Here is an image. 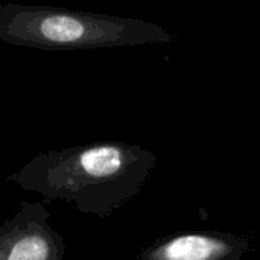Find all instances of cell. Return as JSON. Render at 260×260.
<instances>
[{"label": "cell", "mask_w": 260, "mask_h": 260, "mask_svg": "<svg viewBox=\"0 0 260 260\" xmlns=\"http://www.w3.org/2000/svg\"><path fill=\"white\" fill-rule=\"evenodd\" d=\"M157 168L151 151L108 140L37 154L6 181L101 219L131 201Z\"/></svg>", "instance_id": "6da1fadb"}, {"label": "cell", "mask_w": 260, "mask_h": 260, "mask_svg": "<svg viewBox=\"0 0 260 260\" xmlns=\"http://www.w3.org/2000/svg\"><path fill=\"white\" fill-rule=\"evenodd\" d=\"M175 40L160 24L140 18L12 2L0 5V41L18 47L87 50Z\"/></svg>", "instance_id": "7a4b0ae2"}, {"label": "cell", "mask_w": 260, "mask_h": 260, "mask_svg": "<svg viewBox=\"0 0 260 260\" xmlns=\"http://www.w3.org/2000/svg\"><path fill=\"white\" fill-rule=\"evenodd\" d=\"M41 201L21 203L0 224V260H62L66 244Z\"/></svg>", "instance_id": "3957f363"}, {"label": "cell", "mask_w": 260, "mask_h": 260, "mask_svg": "<svg viewBox=\"0 0 260 260\" xmlns=\"http://www.w3.org/2000/svg\"><path fill=\"white\" fill-rule=\"evenodd\" d=\"M253 242L230 232H180L161 236L146 245L139 260H241Z\"/></svg>", "instance_id": "277c9868"}]
</instances>
